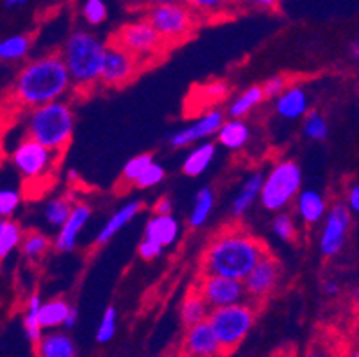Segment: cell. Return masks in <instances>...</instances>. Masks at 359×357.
I'll use <instances>...</instances> for the list:
<instances>
[{
	"label": "cell",
	"mask_w": 359,
	"mask_h": 357,
	"mask_svg": "<svg viewBox=\"0 0 359 357\" xmlns=\"http://www.w3.org/2000/svg\"><path fill=\"white\" fill-rule=\"evenodd\" d=\"M322 290H324V293L327 295V297H336V295L341 291V286H339V283H336V281L327 279L322 284Z\"/></svg>",
	"instance_id": "cell-49"
},
{
	"label": "cell",
	"mask_w": 359,
	"mask_h": 357,
	"mask_svg": "<svg viewBox=\"0 0 359 357\" xmlns=\"http://www.w3.org/2000/svg\"><path fill=\"white\" fill-rule=\"evenodd\" d=\"M152 163H154V157H152V154H140V156H135L133 159H129L122 170L123 181L136 184V181L140 179V175H142V173L149 168V165H152Z\"/></svg>",
	"instance_id": "cell-36"
},
{
	"label": "cell",
	"mask_w": 359,
	"mask_h": 357,
	"mask_svg": "<svg viewBox=\"0 0 359 357\" xmlns=\"http://www.w3.org/2000/svg\"><path fill=\"white\" fill-rule=\"evenodd\" d=\"M140 61L120 47L118 43L111 41L104 55L102 74H100V84L106 88H122L129 84L140 72Z\"/></svg>",
	"instance_id": "cell-11"
},
{
	"label": "cell",
	"mask_w": 359,
	"mask_h": 357,
	"mask_svg": "<svg viewBox=\"0 0 359 357\" xmlns=\"http://www.w3.org/2000/svg\"><path fill=\"white\" fill-rule=\"evenodd\" d=\"M72 211H74V204L65 196H54L45 204L43 208V218L50 227H63L65 222L70 218Z\"/></svg>",
	"instance_id": "cell-32"
},
{
	"label": "cell",
	"mask_w": 359,
	"mask_h": 357,
	"mask_svg": "<svg viewBox=\"0 0 359 357\" xmlns=\"http://www.w3.org/2000/svg\"><path fill=\"white\" fill-rule=\"evenodd\" d=\"M11 165L27 181H40L55 165V150L25 136L11 152Z\"/></svg>",
	"instance_id": "cell-9"
},
{
	"label": "cell",
	"mask_w": 359,
	"mask_h": 357,
	"mask_svg": "<svg viewBox=\"0 0 359 357\" xmlns=\"http://www.w3.org/2000/svg\"><path fill=\"white\" fill-rule=\"evenodd\" d=\"M190 6L191 11L202 18H213V16L225 15L231 6H236V0H184Z\"/></svg>",
	"instance_id": "cell-33"
},
{
	"label": "cell",
	"mask_w": 359,
	"mask_h": 357,
	"mask_svg": "<svg viewBox=\"0 0 359 357\" xmlns=\"http://www.w3.org/2000/svg\"><path fill=\"white\" fill-rule=\"evenodd\" d=\"M276 113L285 120H299L309 113V98L302 86H288L276 98Z\"/></svg>",
	"instance_id": "cell-18"
},
{
	"label": "cell",
	"mask_w": 359,
	"mask_h": 357,
	"mask_svg": "<svg viewBox=\"0 0 359 357\" xmlns=\"http://www.w3.org/2000/svg\"><path fill=\"white\" fill-rule=\"evenodd\" d=\"M264 98H266V95H264L263 86H259V84L249 86L229 104L227 114H229V118H245L249 113H252Z\"/></svg>",
	"instance_id": "cell-27"
},
{
	"label": "cell",
	"mask_w": 359,
	"mask_h": 357,
	"mask_svg": "<svg viewBox=\"0 0 359 357\" xmlns=\"http://www.w3.org/2000/svg\"><path fill=\"white\" fill-rule=\"evenodd\" d=\"M264 181V173L256 170V172L250 173L247 179L243 181V184L238 189L236 196L233 198V204H231V215L234 218H241L245 216L250 209L254 208L261 196V188H263Z\"/></svg>",
	"instance_id": "cell-19"
},
{
	"label": "cell",
	"mask_w": 359,
	"mask_h": 357,
	"mask_svg": "<svg viewBox=\"0 0 359 357\" xmlns=\"http://www.w3.org/2000/svg\"><path fill=\"white\" fill-rule=\"evenodd\" d=\"M163 250H165V247H163V245H159L158 241L150 240V238H143L138 245V255L145 261L158 260L159 255L163 254Z\"/></svg>",
	"instance_id": "cell-43"
},
{
	"label": "cell",
	"mask_w": 359,
	"mask_h": 357,
	"mask_svg": "<svg viewBox=\"0 0 359 357\" xmlns=\"http://www.w3.org/2000/svg\"><path fill=\"white\" fill-rule=\"evenodd\" d=\"M217 156V145L213 142H201L188 152L182 163V173L188 177H198L210 168Z\"/></svg>",
	"instance_id": "cell-23"
},
{
	"label": "cell",
	"mask_w": 359,
	"mask_h": 357,
	"mask_svg": "<svg viewBox=\"0 0 359 357\" xmlns=\"http://www.w3.org/2000/svg\"><path fill=\"white\" fill-rule=\"evenodd\" d=\"M25 2H27V0H6V6H8V8H15V6L25 4Z\"/></svg>",
	"instance_id": "cell-53"
},
{
	"label": "cell",
	"mask_w": 359,
	"mask_h": 357,
	"mask_svg": "<svg viewBox=\"0 0 359 357\" xmlns=\"http://www.w3.org/2000/svg\"><path fill=\"white\" fill-rule=\"evenodd\" d=\"M217 140L224 149L240 150L250 140V127L243 122V118H229L217 133Z\"/></svg>",
	"instance_id": "cell-24"
},
{
	"label": "cell",
	"mask_w": 359,
	"mask_h": 357,
	"mask_svg": "<svg viewBox=\"0 0 359 357\" xmlns=\"http://www.w3.org/2000/svg\"><path fill=\"white\" fill-rule=\"evenodd\" d=\"M211 306L205 302V299L197 291V288L188 291L181 304V320L184 327L197 325V323L205 322L210 318Z\"/></svg>",
	"instance_id": "cell-25"
},
{
	"label": "cell",
	"mask_w": 359,
	"mask_h": 357,
	"mask_svg": "<svg viewBox=\"0 0 359 357\" xmlns=\"http://www.w3.org/2000/svg\"><path fill=\"white\" fill-rule=\"evenodd\" d=\"M83 16L90 25H100L107 18V8L104 0H84Z\"/></svg>",
	"instance_id": "cell-39"
},
{
	"label": "cell",
	"mask_w": 359,
	"mask_h": 357,
	"mask_svg": "<svg viewBox=\"0 0 359 357\" xmlns=\"http://www.w3.org/2000/svg\"><path fill=\"white\" fill-rule=\"evenodd\" d=\"M280 4V0H236V6L249 9H264V11H270V9H276Z\"/></svg>",
	"instance_id": "cell-45"
},
{
	"label": "cell",
	"mask_w": 359,
	"mask_h": 357,
	"mask_svg": "<svg viewBox=\"0 0 359 357\" xmlns=\"http://www.w3.org/2000/svg\"><path fill=\"white\" fill-rule=\"evenodd\" d=\"M140 211H142V202L140 201H130L127 202L126 206H122L118 211H115L109 216V220H107L106 224H104V227L100 229L95 243L106 245L107 241L113 240L127 224H130V222L135 220L136 215H138Z\"/></svg>",
	"instance_id": "cell-21"
},
{
	"label": "cell",
	"mask_w": 359,
	"mask_h": 357,
	"mask_svg": "<svg viewBox=\"0 0 359 357\" xmlns=\"http://www.w3.org/2000/svg\"><path fill=\"white\" fill-rule=\"evenodd\" d=\"M224 122H225L224 111L220 109L205 111V113L201 114L194 123L175 130L168 140L170 147H174V149H186V147L204 142V140H208V137L217 136V133L220 130V127L224 126Z\"/></svg>",
	"instance_id": "cell-15"
},
{
	"label": "cell",
	"mask_w": 359,
	"mask_h": 357,
	"mask_svg": "<svg viewBox=\"0 0 359 357\" xmlns=\"http://www.w3.org/2000/svg\"><path fill=\"white\" fill-rule=\"evenodd\" d=\"M347 206L352 213L359 215V182H354V184L348 186Z\"/></svg>",
	"instance_id": "cell-46"
},
{
	"label": "cell",
	"mask_w": 359,
	"mask_h": 357,
	"mask_svg": "<svg viewBox=\"0 0 359 357\" xmlns=\"http://www.w3.org/2000/svg\"><path fill=\"white\" fill-rule=\"evenodd\" d=\"M116 320H118V316H116V309L113 306H107L102 314V318H100L99 327H97V342L107 343L115 338Z\"/></svg>",
	"instance_id": "cell-38"
},
{
	"label": "cell",
	"mask_w": 359,
	"mask_h": 357,
	"mask_svg": "<svg viewBox=\"0 0 359 357\" xmlns=\"http://www.w3.org/2000/svg\"><path fill=\"white\" fill-rule=\"evenodd\" d=\"M25 234L22 225L11 218H2L0 220V257L6 260L13 250L22 247Z\"/></svg>",
	"instance_id": "cell-28"
},
{
	"label": "cell",
	"mask_w": 359,
	"mask_h": 357,
	"mask_svg": "<svg viewBox=\"0 0 359 357\" xmlns=\"http://www.w3.org/2000/svg\"><path fill=\"white\" fill-rule=\"evenodd\" d=\"M77 320H79V313H77V309H74V307H72L70 314L67 316V322H65L63 327H67V329H72V327H75Z\"/></svg>",
	"instance_id": "cell-50"
},
{
	"label": "cell",
	"mask_w": 359,
	"mask_h": 357,
	"mask_svg": "<svg viewBox=\"0 0 359 357\" xmlns=\"http://www.w3.org/2000/svg\"><path fill=\"white\" fill-rule=\"evenodd\" d=\"M266 252V245L250 232L240 227L224 229L205 247L201 270L202 274L245 281Z\"/></svg>",
	"instance_id": "cell-2"
},
{
	"label": "cell",
	"mask_w": 359,
	"mask_h": 357,
	"mask_svg": "<svg viewBox=\"0 0 359 357\" xmlns=\"http://www.w3.org/2000/svg\"><path fill=\"white\" fill-rule=\"evenodd\" d=\"M195 288L204 297L205 302L210 304L211 309L233 306V304L247 300V290H245L243 281L231 279L224 275L202 274Z\"/></svg>",
	"instance_id": "cell-12"
},
{
	"label": "cell",
	"mask_w": 359,
	"mask_h": 357,
	"mask_svg": "<svg viewBox=\"0 0 359 357\" xmlns=\"http://www.w3.org/2000/svg\"><path fill=\"white\" fill-rule=\"evenodd\" d=\"M165 175H166L165 168L154 161L152 165H149V168H147L142 175H140V179L136 181V188H142V189L154 188V186L161 184V182L165 181Z\"/></svg>",
	"instance_id": "cell-41"
},
{
	"label": "cell",
	"mask_w": 359,
	"mask_h": 357,
	"mask_svg": "<svg viewBox=\"0 0 359 357\" xmlns=\"http://www.w3.org/2000/svg\"><path fill=\"white\" fill-rule=\"evenodd\" d=\"M133 6H140V8H156V6L163 4H175V2H184V0H129Z\"/></svg>",
	"instance_id": "cell-47"
},
{
	"label": "cell",
	"mask_w": 359,
	"mask_h": 357,
	"mask_svg": "<svg viewBox=\"0 0 359 357\" xmlns=\"http://www.w3.org/2000/svg\"><path fill=\"white\" fill-rule=\"evenodd\" d=\"M72 306L65 302L63 299H54L43 302L40 309V322L43 329H57V327L65 325L67 316L70 314Z\"/></svg>",
	"instance_id": "cell-31"
},
{
	"label": "cell",
	"mask_w": 359,
	"mask_h": 357,
	"mask_svg": "<svg viewBox=\"0 0 359 357\" xmlns=\"http://www.w3.org/2000/svg\"><path fill=\"white\" fill-rule=\"evenodd\" d=\"M36 357H77L74 342L65 332H48L34 343Z\"/></svg>",
	"instance_id": "cell-22"
},
{
	"label": "cell",
	"mask_w": 359,
	"mask_h": 357,
	"mask_svg": "<svg viewBox=\"0 0 359 357\" xmlns=\"http://www.w3.org/2000/svg\"><path fill=\"white\" fill-rule=\"evenodd\" d=\"M280 271L283 270H280L279 261L266 252L259 260V263L256 264V268L243 281L247 299L250 302H263V300L269 299L279 284Z\"/></svg>",
	"instance_id": "cell-13"
},
{
	"label": "cell",
	"mask_w": 359,
	"mask_h": 357,
	"mask_svg": "<svg viewBox=\"0 0 359 357\" xmlns=\"http://www.w3.org/2000/svg\"><path fill=\"white\" fill-rule=\"evenodd\" d=\"M147 20L154 25L156 31L163 38L166 47H175L194 34L197 29L198 16L190 9L186 2L163 4L150 8L147 11Z\"/></svg>",
	"instance_id": "cell-7"
},
{
	"label": "cell",
	"mask_w": 359,
	"mask_h": 357,
	"mask_svg": "<svg viewBox=\"0 0 359 357\" xmlns=\"http://www.w3.org/2000/svg\"><path fill=\"white\" fill-rule=\"evenodd\" d=\"M348 357H359V350H354V352H352Z\"/></svg>",
	"instance_id": "cell-55"
},
{
	"label": "cell",
	"mask_w": 359,
	"mask_h": 357,
	"mask_svg": "<svg viewBox=\"0 0 359 357\" xmlns=\"http://www.w3.org/2000/svg\"><path fill=\"white\" fill-rule=\"evenodd\" d=\"M270 357H299V356H297V352L293 349H280L277 350L276 353H272Z\"/></svg>",
	"instance_id": "cell-52"
},
{
	"label": "cell",
	"mask_w": 359,
	"mask_h": 357,
	"mask_svg": "<svg viewBox=\"0 0 359 357\" xmlns=\"http://www.w3.org/2000/svg\"><path fill=\"white\" fill-rule=\"evenodd\" d=\"M302 191V170L292 159H280L264 173L259 202L270 213L286 211Z\"/></svg>",
	"instance_id": "cell-5"
},
{
	"label": "cell",
	"mask_w": 359,
	"mask_h": 357,
	"mask_svg": "<svg viewBox=\"0 0 359 357\" xmlns=\"http://www.w3.org/2000/svg\"><path fill=\"white\" fill-rule=\"evenodd\" d=\"M181 225L174 215H156L147 222L145 238L158 241L163 247H172L179 240Z\"/></svg>",
	"instance_id": "cell-20"
},
{
	"label": "cell",
	"mask_w": 359,
	"mask_h": 357,
	"mask_svg": "<svg viewBox=\"0 0 359 357\" xmlns=\"http://www.w3.org/2000/svg\"><path fill=\"white\" fill-rule=\"evenodd\" d=\"M72 90V79L61 54H47L29 61L11 84L13 102L18 107L34 109L61 100Z\"/></svg>",
	"instance_id": "cell-1"
},
{
	"label": "cell",
	"mask_w": 359,
	"mask_h": 357,
	"mask_svg": "<svg viewBox=\"0 0 359 357\" xmlns=\"http://www.w3.org/2000/svg\"><path fill=\"white\" fill-rule=\"evenodd\" d=\"M208 322L213 327L220 342L224 356L233 353L238 346L243 343V339L249 336L250 329L256 322V306L254 302H238L233 306L217 307L211 309Z\"/></svg>",
	"instance_id": "cell-6"
},
{
	"label": "cell",
	"mask_w": 359,
	"mask_h": 357,
	"mask_svg": "<svg viewBox=\"0 0 359 357\" xmlns=\"http://www.w3.org/2000/svg\"><path fill=\"white\" fill-rule=\"evenodd\" d=\"M348 55H351V59H354V61L359 63V39H354V41L348 45Z\"/></svg>",
	"instance_id": "cell-51"
},
{
	"label": "cell",
	"mask_w": 359,
	"mask_h": 357,
	"mask_svg": "<svg viewBox=\"0 0 359 357\" xmlns=\"http://www.w3.org/2000/svg\"><path fill=\"white\" fill-rule=\"evenodd\" d=\"M302 133L313 142H324L329 136V123L318 111H309L302 122Z\"/></svg>",
	"instance_id": "cell-34"
},
{
	"label": "cell",
	"mask_w": 359,
	"mask_h": 357,
	"mask_svg": "<svg viewBox=\"0 0 359 357\" xmlns=\"http://www.w3.org/2000/svg\"><path fill=\"white\" fill-rule=\"evenodd\" d=\"M91 218V208L86 204H75L74 211H72L70 218L65 222L63 227H60L57 236L54 240L55 250L60 252H70L77 245L79 234Z\"/></svg>",
	"instance_id": "cell-16"
},
{
	"label": "cell",
	"mask_w": 359,
	"mask_h": 357,
	"mask_svg": "<svg viewBox=\"0 0 359 357\" xmlns=\"http://www.w3.org/2000/svg\"><path fill=\"white\" fill-rule=\"evenodd\" d=\"M264 90V95L266 98H277L283 91L288 88V81H286L285 75H273L264 84H261Z\"/></svg>",
	"instance_id": "cell-44"
},
{
	"label": "cell",
	"mask_w": 359,
	"mask_h": 357,
	"mask_svg": "<svg viewBox=\"0 0 359 357\" xmlns=\"http://www.w3.org/2000/svg\"><path fill=\"white\" fill-rule=\"evenodd\" d=\"M113 41L129 50L140 63L154 61L156 55L168 48L159 32L154 29V25L150 24L147 18L122 25L113 36Z\"/></svg>",
	"instance_id": "cell-8"
},
{
	"label": "cell",
	"mask_w": 359,
	"mask_h": 357,
	"mask_svg": "<svg viewBox=\"0 0 359 357\" xmlns=\"http://www.w3.org/2000/svg\"><path fill=\"white\" fill-rule=\"evenodd\" d=\"M229 88L224 81H213V83H208L205 86L201 88V97H204L208 102H215V100H220L227 95Z\"/></svg>",
	"instance_id": "cell-42"
},
{
	"label": "cell",
	"mask_w": 359,
	"mask_h": 357,
	"mask_svg": "<svg viewBox=\"0 0 359 357\" xmlns=\"http://www.w3.org/2000/svg\"><path fill=\"white\" fill-rule=\"evenodd\" d=\"M107 45L88 31H74L63 45L65 63L72 79V88L77 91H90L100 84L104 55Z\"/></svg>",
	"instance_id": "cell-3"
},
{
	"label": "cell",
	"mask_w": 359,
	"mask_h": 357,
	"mask_svg": "<svg viewBox=\"0 0 359 357\" xmlns=\"http://www.w3.org/2000/svg\"><path fill=\"white\" fill-rule=\"evenodd\" d=\"M215 209V189L211 186H202L197 191L191 204L190 216H188V224L190 227L198 229L205 225V222L210 220L211 213Z\"/></svg>",
	"instance_id": "cell-26"
},
{
	"label": "cell",
	"mask_w": 359,
	"mask_h": 357,
	"mask_svg": "<svg viewBox=\"0 0 359 357\" xmlns=\"http://www.w3.org/2000/svg\"><path fill=\"white\" fill-rule=\"evenodd\" d=\"M22 254L27 257V260H40L41 255L50 248V240L43 232H27L22 241Z\"/></svg>",
	"instance_id": "cell-35"
},
{
	"label": "cell",
	"mask_w": 359,
	"mask_h": 357,
	"mask_svg": "<svg viewBox=\"0 0 359 357\" xmlns=\"http://www.w3.org/2000/svg\"><path fill=\"white\" fill-rule=\"evenodd\" d=\"M177 357H225L217 334L208 320L186 327L177 349Z\"/></svg>",
	"instance_id": "cell-14"
},
{
	"label": "cell",
	"mask_w": 359,
	"mask_h": 357,
	"mask_svg": "<svg viewBox=\"0 0 359 357\" xmlns=\"http://www.w3.org/2000/svg\"><path fill=\"white\" fill-rule=\"evenodd\" d=\"M352 227V211L344 202H334L329 208L327 215L324 218V225L320 231L318 248L320 254L325 260L336 257L344 250L348 240V232Z\"/></svg>",
	"instance_id": "cell-10"
},
{
	"label": "cell",
	"mask_w": 359,
	"mask_h": 357,
	"mask_svg": "<svg viewBox=\"0 0 359 357\" xmlns=\"http://www.w3.org/2000/svg\"><path fill=\"white\" fill-rule=\"evenodd\" d=\"M352 302L359 306V286H355L354 290H352Z\"/></svg>",
	"instance_id": "cell-54"
},
{
	"label": "cell",
	"mask_w": 359,
	"mask_h": 357,
	"mask_svg": "<svg viewBox=\"0 0 359 357\" xmlns=\"http://www.w3.org/2000/svg\"><path fill=\"white\" fill-rule=\"evenodd\" d=\"M74 109L63 98L29 109L27 120H25L27 136L55 152H63L67 149L74 136Z\"/></svg>",
	"instance_id": "cell-4"
},
{
	"label": "cell",
	"mask_w": 359,
	"mask_h": 357,
	"mask_svg": "<svg viewBox=\"0 0 359 357\" xmlns=\"http://www.w3.org/2000/svg\"><path fill=\"white\" fill-rule=\"evenodd\" d=\"M41 306H43V302H41V297L38 293H32L27 300V306H25L24 330H25V336H27L32 343L40 342L45 330L40 322Z\"/></svg>",
	"instance_id": "cell-30"
},
{
	"label": "cell",
	"mask_w": 359,
	"mask_h": 357,
	"mask_svg": "<svg viewBox=\"0 0 359 357\" xmlns=\"http://www.w3.org/2000/svg\"><path fill=\"white\" fill-rule=\"evenodd\" d=\"M172 208H174L172 201H170L168 196H163L154 204V213L156 215H172Z\"/></svg>",
	"instance_id": "cell-48"
},
{
	"label": "cell",
	"mask_w": 359,
	"mask_h": 357,
	"mask_svg": "<svg viewBox=\"0 0 359 357\" xmlns=\"http://www.w3.org/2000/svg\"><path fill=\"white\" fill-rule=\"evenodd\" d=\"M22 195L18 189L4 188L0 191V216L2 218H11L16 213V209L20 208Z\"/></svg>",
	"instance_id": "cell-40"
},
{
	"label": "cell",
	"mask_w": 359,
	"mask_h": 357,
	"mask_svg": "<svg viewBox=\"0 0 359 357\" xmlns=\"http://www.w3.org/2000/svg\"><path fill=\"white\" fill-rule=\"evenodd\" d=\"M272 231L273 234L283 241L295 240L297 227H295L293 216L286 211L276 213V216H273V220H272Z\"/></svg>",
	"instance_id": "cell-37"
},
{
	"label": "cell",
	"mask_w": 359,
	"mask_h": 357,
	"mask_svg": "<svg viewBox=\"0 0 359 357\" xmlns=\"http://www.w3.org/2000/svg\"><path fill=\"white\" fill-rule=\"evenodd\" d=\"M327 211V201L318 189H302L295 198V213L306 225H316L324 222Z\"/></svg>",
	"instance_id": "cell-17"
},
{
	"label": "cell",
	"mask_w": 359,
	"mask_h": 357,
	"mask_svg": "<svg viewBox=\"0 0 359 357\" xmlns=\"http://www.w3.org/2000/svg\"><path fill=\"white\" fill-rule=\"evenodd\" d=\"M31 36L27 34H15L8 36L0 41V59L6 63H16L27 58L31 50Z\"/></svg>",
	"instance_id": "cell-29"
}]
</instances>
